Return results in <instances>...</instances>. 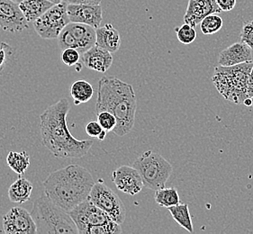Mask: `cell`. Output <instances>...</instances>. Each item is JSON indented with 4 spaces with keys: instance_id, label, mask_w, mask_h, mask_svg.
<instances>
[{
    "instance_id": "obj_12",
    "label": "cell",
    "mask_w": 253,
    "mask_h": 234,
    "mask_svg": "<svg viewBox=\"0 0 253 234\" xmlns=\"http://www.w3.org/2000/svg\"><path fill=\"white\" fill-rule=\"evenodd\" d=\"M28 26L29 22L26 20L19 4L12 0H0V29L18 34Z\"/></svg>"
},
{
    "instance_id": "obj_24",
    "label": "cell",
    "mask_w": 253,
    "mask_h": 234,
    "mask_svg": "<svg viewBox=\"0 0 253 234\" xmlns=\"http://www.w3.org/2000/svg\"><path fill=\"white\" fill-rule=\"evenodd\" d=\"M154 200L160 206L166 208L180 204V198L175 188L158 189L154 194Z\"/></svg>"
},
{
    "instance_id": "obj_7",
    "label": "cell",
    "mask_w": 253,
    "mask_h": 234,
    "mask_svg": "<svg viewBox=\"0 0 253 234\" xmlns=\"http://www.w3.org/2000/svg\"><path fill=\"white\" fill-rule=\"evenodd\" d=\"M68 4L62 1L52 5L34 22V28L41 38L44 40L57 39L61 31L71 23L68 15Z\"/></svg>"
},
{
    "instance_id": "obj_27",
    "label": "cell",
    "mask_w": 253,
    "mask_h": 234,
    "mask_svg": "<svg viewBox=\"0 0 253 234\" xmlns=\"http://www.w3.org/2000/svg\"><path fill=\"white\" fill-rule=\"evenodd\" d=\"M81 54L75 49H65L62 51L61 60L62 62L69 67H76V71L80 72L82 68L81 62Z\"/></svg>"
},
{
    "instance_id": "obj_22",
    "label": "cell",
    "mask_w": 253,
    "mask_h": 234,
    "mask_svg": "<svg viewBox=\"0 0 253 234\" xmlns=\"http://www.w3.org/2000/svg\"><path fill=\"white\" fill-rule=\"evenodd\" d=\"M170 214L172 215L174 221L179 224L184 229L187 230L188 233H194L192 219L189 212V207L187 204H178L169 207Z\"/></svg>"
},
{
    "instance_id": "obj_16",
    "label": "cell",
    "mask_w": 253,
    "mask_h": 234,
    "mask_svg": "<svg viewBox=\"0 0 253 234\" xmlns=\"http://www.w3.org/2000/svg\"><path fill=\"white\" fill-rule=\"evenodd\" d=\"M253 62V50L243 41L235 42L220 52L218 64L220 66H234Z\"/></svg>"
},
{
    "instance_id": "obj_32",
    "label": "cell",
    "mask_w": 253,
    "mask_h": 234,
    "mask_svg": "<svg viewBox=\"0 0 253 234\" xmlns=\"http://www.w3.org/2000/svg\"><path fill=\"white\" fill-rule=\"evenodd\" d=\"M215 1L223 12L233 10L236 5V0H215Z\"/></svg>"
},
{
    "instance_id": "obj_18",
    "label": "cell",
    "mask_w": 253,
    "mask_h": 234,
    "mask_svg": "<svg viewBox=\"0 0 253 234\" xmlns=\"http://www.w3.org/2000/svg\"><path fill=\"white\" fill-rule=\"evenodd\" d=\"M96 45L104 50L115 53L121 46V36L119 32L112 26L107 24L104 26H99L96 29Z\"/></svg>"
},
{
    "instance_id": "obj_15",
    "label": "cell",
    "mask_w": 253,
    "mask_h": 234,
    "mask_svg": "<svg viewBox=\"0 0 253 234\" xmlns=\"http://www.w3.org/2000/svg\"><path fill=\"white\" fill-rule=\"evenodd\" d=\"M222 12L215 0H189L184 22L196 27L206 16Z\"/></svg>"
},
{
    "instance_id": "obj_29",
    "label": "cell",
    "mask_w": 253,
    "mask_h": 234,
    "mask_svg": "<svg viewBox=\"0 0 253 234\" xmlns=\"http://www.w3.org/2000/svg\"><path fill=\"white\" fill-rule=\"evenodd\" d=\"M241 41L246 43L253 51V20L243 24L241 33Z\"/></svg>"
},
{
    "instance_id": "obj_10",
    "label": "cell",
    "mask_w": 253,
    "mask_h": 234,
    "mask_svg": "<svg viewBox=\"0 0 253 234\" xmlns=\"http://www.w3.org/2000/svg\"><path fill=\"white\" fill-rule=\"evenodd\" d=\"M69 213L76 224L80 234H91L93 229L113 221L103 210L93 204L88 198L77 205Z\"/></svg>"
},
{
    "instance_id": "obj_38",
    "label": "cell",
    "mask_w": 253,
    "mask_h": 234,
    "mask_svg": "<svg viewBox=\"0 0 253 234\" xmlns=\"http://www.w3.org/2000/svg\"><path fill=\"white\" fill-rule=\"evenodd\" d=\"M252 107H253V106H252Z\"/></svg>"
},
{
    "instance_id": "obj_34",
    "label": "cell",
    "mask_w": 253,
    "mask_h": 234,
    "mask_svg": "<svg viewBox=\"0 0 253 234\" xmlns=\"http://www.w3.org/2000/svg\"><path fill=\"white\" fill-rule=\"evenodd\" d=\"M247 97H253V67L252 72L249 75L248 83H247Z\"/></svg>"
},
{
    "instance_id": "obj_17",
    "label": "cell",
    "mask_w": 253,
    "mask_h": 234,
    "mask_svg": "<svg viewBox=\"0 0 253 234\" xmlns=\"http://www.w3.org/2000/svg\"><path fill=\"white\" fill-rule=\"evenodd\" d=\"M81 61L87 69L105 73L111 68L114 60L111 52L95 44L89 50L81 54Z\"/></svg>"
},
{
    "instance_id": "obj_26",
    "label": "cell",
    "mask_w": 253,
    "mask_h": 234,
    "mask_svg": "<svg viewBox=\"0 0 253 234\" xmlns=\"http://www.w3.org/2000/svg\"><path fill=\"white\" fill-rule=\"evenodd\" d=\"M177 40L183 44H190L197 39V32L195 27L188 24H184L180 27L175 28Z\"/></svg>"
},
{
    "instance_id": "obj_2",
    "label": "cell",
    "mask_w": 253,
    "mask_h": 234,
    "mask_svg": "<svg viewBox=\"0 0 253 234\" xmlns=\"http://www.w3.org/2000/svg\"><path fill=\"white\" fill-rule=\"evenodd\" d=\"M137 99L133 87L116 77H103L98 81L96 114L112 113L117 120L113 132L125 136L132 131L135 122Z\"/></svg>"
},
{
    "instance_id": "obj_5",
    "label": "cell",
    "mask_w": 253,
    "mask_h": 234,
    "mask_svg": "<svg viewBox=\"0 0 253 234\" xmlns=\"http://www.w3.org/2000/svg\"><path fill=\"white\" fill-rule=\"evenodd\" d=\"M253 62L214 68L212 82L224 99L239 105L247 98V83Z\"/></svg>"
},
{
    "instance_id": "obj_36",
    "label": "cell",
    "mask_w": 253,
    "mask_h": 234,
    "mask_svg": "<svg viewBox=\"0 0 253 234\" xmlns=\"http://www.w3.org/2000/svg\"><path fill=\"white\" fill-rule=\"evenodd\" d=\"M49 1H51V3H53L54 5H57V4H60L63 0H49Z\"/></svg>"
},
{
    "instance_id": "obj_1",
    "label": "cell",
    "mask_w": 253,
    "mask_h": 234,
    "mask_svg": "<svg viewBox=\"0 0 253 234\" xmlns=\"http://www.w3.org/2000/svg\"><path fill=\"white\" fill-rule=\"evenodd\" d=\"M70 103L61 98L47 107L41 115L42 143L58 158H83L91 149V140H79L72 135L67 125Z\"/></svg>"
},
{
    "instance_id": "obj_20",
    "label": "cell",
    "mask_w": 253,
    "mask_h": 234,
    "mask_svg": "<svg viewBox=\"0 0 253 234\" xmlns=\"http://www.w3.org/2000/svg\"><path fill=\"white\" fill-rule=\"evenodd\" d=\"M52 5L54 4L49 0H23L19 4L21 10L29 23L35 22Z\"/></svg>"
},
{
    "instance_id": "obj_23",
    "label": "cell",
    "mask_w": 253,
    "mask_h": 234,
    "mask_svg": "<svg viewBox=\"0 0 253 234\" xmlns=\"http://www.w3.org/2000/svg\"><path fill=\"white\" fill-rule=\"evenodd\" d=\"M6 163L15 173L24 175L30 166V156L26 152H10L7 154Z\"/></svg>"
},
{
    "instance_id": "obj_4",
    "label": "cell",
    "mask_w": 253,
    "mask_h": 234,
    "mask_svg": "<svg viewBox=\"0 0 253 234\" xmlns=\"http://www.w3.org/2000/svg\"><path fill=\"white\" fill-rule=\"evenodd\" d=\"M31 214L36 224V234H79L70 213L44 194L35 201Z\"/></svg>"
},
{
    "instance_id": "obj_19",
    "label": "cell",
    "mask_w": 253,
    "mask_h": 234,
    "mask_svg": "<svg viewBox=\"0 0 253 234\" xmlns=\"http://www.w3.org/2000/svg\"><path fill=\"white\" fill-rule=\"evenodd\" d=\"M33 189V184L20 175V177L8 189V198L14 204H24L30 199Z\"/></svg>"
},
{
    "instance_id": "obj_25",
    "label": "cell",
    "mask_w": 253,
    "mask_h": 234,
    "mask_svg": "<svg viewBox=\"0 0 253 234\" xmlns=\"http://www.w3.org/2000/svg\"><path fill=\"white\" fill-rule=\"evenodd\" d=\"M223 25V21L222 17H220L217 14H212L206 16L201 21L200 29L204 35L210 36V35H214L221 30Z\"/></svg>"
},
{
    "instance_id": "obj_13",
    "label": "cell",
    "mask_w": 253,
    "mask_h": 234,
    "mask_svg": "<svg viewBox=\"0 0 253 234\" xmlns=\"http://www.w3.org/2000/svg\"><path fill=\"white\" fill-rule=\"evenodd\" d=\"M112 181L118 190L130 195L140 193L144 187L141 175L132 166H122L114 170Z\"/></svg>"
},
{
    "instance_id": "obj_14",
    "label": "cell",
    "mask_w": 253,
    "mask_h": 234,
    "mask_svg": "<svg viewBox=\"0 0 253 234\" xmlns=\"http://www.w3.org/2000/svg\"><path fill=\"white\" fill-rule=\"evenodd\" d=\"M68 15L73 23H81L98 28L103 19V12L100 5H78L68 4Z\"/></svg>"
},
{
    "instance_id": "obj_30",
    "label": "cell",
    "mask_w": 253,
    "mask_h": 234,
    "mask_svg": "<svg viewBox=\"0 0 253 234\" xmlns=\"http://www.w3.org/2000/svg\"><path fill=\"white\" fill-rule=\"evenodd\" d=\"M13 49L10 45L5 43L4 41L0 42V71L3 70V68L6 64L7 58L12 55Z\"/></svg>"
},
{
    "instance_id": "obj_9",
    "label": "cell",
    "mask_w": 253,
    "mask_h": 234,
    "mask_svg": "<svg viewBox=\"0 0 253 234\" xmlns=\"http://www.w3.org/2000/svg\"><path fill=\"white\" fill-rule=\"evenodd\" d=\"M88 199L103 210L113 221L117 224H124L126 216V206L117 194L104 182L98 181L95 183Z\"/></svg>"
},
{
    "instance_id": "obj_21",
    "label": "cell",
    "mask_w": 253,
    "mask_h": 234,
    "mask_svg": "<svg viewBox=\"0 0 253 234\" xmlns=\"http://www.w3.org/2000/svg\"><path fill=\"white\" fill-rule=\"evenodd\" d=\"M94 95V88L89 82L80 79L74 82L71 87V96L74 105L88 102Z\"/></svg>"
},
{
    "instance_id": "obj_33",
    "label": "cell",
    "mask_w": 253,
    "mask_h": 234,
    "mask_svg": "<svg viewBox=\"0 0 253 234\" xmlns=\"http://www.w3.org/2000/svg\"><path fill=\"white\" fill-rule=\"evenodd\" d=\"M69 4H78V5H97L101 4L102 0H66Z\"/></svg>"
},
{
    "instance_id": "obj_3",
    "label": "cell",
    "mask_w": 253,
    "mask_h": 234,
    "mask_svg": "<svg viewBox=\"0 0 253 234\" xmlns=\"http://www.w3.org/2000/svg\"><path fill=\"white\" fill-rule=\"evenodd\" d=\"M94 185L91 174L74 164L51 172L42 182L44 195L67 212L88 198Z\"/></svg>"
},
{
    "instance_id": "obj_35",
    "label": "cell",
    "mask_w": 253,
    "mask_h": 234,
    "mask_svg": "<svg viewBox=\"0 0 253 234\" xmlns=\"http://www.w3.org/2000/svg\"><path fill=\"white\" fill-rule=\"evenodd\" d=\"M243 104H244L246 107H252V106H253V98L247 97V98L243 101Z\"/></svg>"
},
{
    "instance_id": "obj_11",
    "label": "cell",
    "mask_w": 253,
    "mask_h": 234,
    "mask_svg": "<svg viewBox=\"0 0 253 234\" xmlns=\"http://www.w3.org/2000/svg\"><path fill=\"white\" fill-rule=\"evenodd\" d=\"M3 233L6 234H36V224L31 213L22 207H13L3 216Z\"/></svg>"
},
{
    "instance_id": "obj_28",
    "label": "cell",
    "mask_w": 253,
    "mask_h": 234,
    "mask_svg": "<svg viewBox=\"0 0 253 234\" xmlns=\"http://www.w3.org/2000/svg\"><path fill=\"white\" fill-rule=\"evenodd\" d=\"M97 122L100 123L102 128L106 130L107 132H113L117 124V120L116 117L108 111H102L96 114Z\"/></svg>"
},
{
    "instance_id": "obj_6",
    "label": "cell",
    "mask_w": 253,
    "mask_h": 234,
    "mask_svg": "<svg viewBox=\"0 0 253 234\" xmlns=\"http://www.w3.org/2000/svg\"><path fill=\"white\" fill-rule=\"evenodd\" d=\"M132 167L139 171L144 187L153 191L165 188L173 171L171 164L161 154L152 151L142 153L133 162Z\"/></svg>"
},
{
    "instance_id": "obj_8",
    "label": "cell",
    "mask_w": 253,
    "mask_h": 234,
    "mask_svg": "<svg viewBox=\"0 0 253 234\" xmlns=\"http://www.w3.org/2000/svg\"><path fill=\"white\" fill-rule=\"evenodd\" d=\"M57 39L62 51L71 48L83 54L96 44V29L85 24L71 22Z\"/></svg>"
},
{
    "instance_id": "obj_37",
    "label": "cell",
    "mask_w": 253,
    "mask_h": 234,
    "mask_svg": "<svg viewBox=\"0 0 253 234\" xmlns=\"http://www.w3.org/2000/svg\"><path fill=\"white\" fill-rule=\"evenodd\" d=\"M12 1H14V2L17 3V4H20L21 2H22L23 0H12Z\"/></svg>"
},
{
    "instance_id": "obj_31",
    "label": "cell",
    "mask_w": 253,
    "mask_h": 234,
    "mask_svg": "<svg viewBox=\"0 0 253 234\" xmlns=\"http://www.w3.org/2000/svg\"><path fill=\"white\" fill-rule=\"evenodd\" d=\"M103 128H102L100 123L97 122V121H91V122H88L85 127V131H86V134L92 138H97L99 137V135L101 134V132H103Z\"/></svg>"
}]
</instances>
